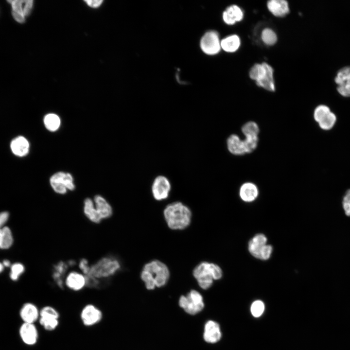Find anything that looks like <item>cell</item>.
Instances as JSON below:
<instances>
[{"label": "cell", "mask_w": 350, "mask_h": 350, "mask_svg": "<svg viewBox=\"0 0 350 350\" xmlns=\"http://www.w3.org/2000/svg\"><path fill=\"white\" fill-rule=\"evenodd\" d=\"M258 194V189L255 185L252 183H245L241 187L240 196L241 199L247 202L254 201Z\"/></svg>", "instance_id": "24"}, {"label": "cell", "mask_w": 350, "mask_h": 350, "mask_svg": "<svg viewBox=\"0 0 350 350\" xmlns=\"http://www.w3.org/2000/svg\"><path fill=\"white\" fill-rule=\"evenodd\" d=\"M222 333L218 323L212 320L207 321L204 326L203 338L210 343H215L220 340Z\"/></svg>", "instance_id": "16"}, {"label": "cell", "mask_w": 350, "mask_h": 350, "mask_svg": "<svg viewBox=\"0 0 350 350\" xmlns=\"http://www.w3.org/2000/svg\"><path fill=\"white\" fill-rule=\"evenodd\" d=\"M258 137H247L243 140L245 153L252 152L257 147Z\"/></svg>", "instance_id": "34"}, {"label": "cell", "mask_w": 350, "mask_h": 350, "mask_svg": "<svg viewBox=\"0 0 350 350\" xmlns=\"http://www.w3.org/2000/svg\"><path fill=\"white\" fill-rule=\"evenodd\" d=\"M60 315L54 307L46 305L40 310L38 322L46 331H55L59 326Z\"/></svg>", "instance_id": "7"}, {"label": "cell", "mask_w": 350, "mask_h": 350, "mask_svg": "<svg viewBox=\"0 0 350 350\" xmlns=\"http://www.w3.org/2000/svg\"><path fill=\"white\" fill-rule=\"evenodd\" d=\"M273 69L266 63L256 64L250 70V78L256 82V84L270 91L275 90L273 77Z\"/></svg>", "instance_id": "4"}, {"label": "cell", "mask_w": 350, "mask_h": 350, "mask_svg": "<svg viewBox=\"0 0 350 350\" xmlns=\"http://www.w3.org/2000/svg\"><path fill=\"white\" fill-rule=\"evenodd\" d=\"M168 226L172 229L181 230L189 226L191 221L190 209L180 202L168 205L163 211Z\"/></svg>", "instance_id": "2"}, {"label": "cell", "mask_w": 350, "mask_h": 350, "mask_svg": "<svg viewBox=\"0 0 350 350\" xmlns=\"http://www.w3.org/2000/svg\"><path fill=\"white\" fill-rule=\"evenodd\" d=\"M241 45L240 38L236 35H228L221 41V48L227 52H234L237 51Z\"/></svg>", "instance_id": "25"}, {"label": "cell", "mask_w": 350, "mask_h": 350, "mask_svg": "<svg viewBox=\"0 0 350 350\" xmlns=\"http://www.w3.org/2000/svg\"><path fill=\"white\" fill-rule=\"evenodd\" d=\"M227 147L231 154L241 155L245 153L243 140L235 134L230 135L227 141Z\"/></svg>", "instance_id": "23"}, {"label": "cell", "mask_w": 350, "mask_h": 350, "mask_svg": "<svg viewBox=\"0 0 350 350\" xmlns=\"http://www.w3.org/2000/svg\"><path fill=\"white\" fill-rule=\"evenodd\" d=\"M264 310V304L263 302L260 300H255L251 305V313L252 315L255 317H259L261 316Z\"/></svg>", "instance_id": "32"}, {"label": "cell", "mask_w": 350, "mask_h": 350, "mask_svg": "<svg viewBox=\"0 0 350 350\" xmlns=\"http://www.w3.org/2000/svg\"><path fill=\"white\" fill-rule=\"evenodd\" d=\"M19 334L22 341L27 346H34L38 342L39 333L35 324L23 322L19 329Z\"/></svg>", "instance_id": "13"}, {"label": "cell", "mask_w": 350, "mask_h": 350, "mask_svg": "<svg viewBox=\"0 0 350 350\" xmlns=\"http://www.w3.org/2000/svg\"><path fill=\"white\" fill-rule=\"evenodd\" d=\"M60 123V119L58 116L53 113L48 114L44 118V125L50 131H56L59 128Z\"/></svg>", "instance_id": "26"}, {"label": "cell", "mask_w": 350, "mask_h": 350, "mask_svg": "<svg viewBox=\"0 0 350 350\" xmlns=\"http://www.w3.org/2000/svg\"><path fill=\"white\" fill-rule=\"evenodd\" d=\"M29 143L24 137L18 136L13 139L10 144L12 152L16 156L23 157L26 156L29 151Z\"/></svg>", "instance_id": "20"}, {"label": "cell", "mask_w": 350, "mask_h": 350, "mask_svg": "<svg viewBox=\"0 0 350 350\" xmlns=\"http://www.w3.org/2000/svg\"><path fill=\"white\" fill-rule=\"evenodd\" d=\"M267 238L263 234L256 235L248 244L249 252L254 257L259 259L260 254L263 247L266 245Z\"/></svg>", "instance_id": "21"}, {"label": "cell", "mask_w": 350, "mask_h": 350, "mask_svg": "<svg viewBox=\"0 0 350 350\" xmlns=\"http://www.w3.org/2000/svg\"><path fill=\"white\" fill-rule=\"evenodd\" d=\"M342 204L346 214L350 216V189L346 192L343 199Z\"/></svg>", "instance_id": "38"}, {"label": "cell", "mask_w": 350, "mask_h": 350, "mask_svg": "<svg viewBox=\"0 0 350 350\" xmlns=\"http://www.w3.org/2000/svg\"><path fill=\"white\" fill-rule=\"evenodd\" d=\"M1 228H0V240H1Z\"/></svg>", "instance_id": "46"}, {"label": "cell", "mask_w": 350, "mask_h": 350, "mask_svg": "<svg viewBox=\"0 0 350 350\" xmlns=\"http://www.w3.org/2000/svg\"><path fill=\"white\" fill-rule=\"evenodd\" d=\"M40 310L34 303H24L19 311V316L23 323L35 324L38 321Z\"/></svg>", "instance_id": "14"}, {"label": "cell", "mask_w": 350, "mask_h": 350, "mask_svg": "<svg viewBox=\"0 0 350 350\" xmlns=\"http://www.w3.org/2000/svg\"><path fill=\"white\" fill-rule=\"evenodd\" d=\"M272 252V246L269 245H265L261 251L259 259L267 260L271 256Z\"/></svg>", "instance_id": "39"}, {"label": "cell", "mask_w": 350, "mask_h": 350, "mask_svg": "<svg viewBox=\"0 0 350 350\" xmlns=\"http://www.w3.org/2000/svg\"><path fill=\"white\" fill-rule=\"evenodd\" d=\"M337 89L343 96L350 97V81L338 85Z\"/></svg>", "instance_id": "36"}, {"label": "cell", "mask_w": 350, "mask_h": 350, "mask_svg": "<svg viewBox=\"0 0 350 350\" xmlns=\"http://www.w3.org/2000/svg\"><path fill=\"white\" fill-rule=\"evenodd\" d=\"M95 208L102 220L110 218L113 214L111 205L102 196L96 195L94 198Z\"/></svg>", "instance_id": "19"}, {"label": "cell", "mask_w": 350, "mask_h": 350, "mask_svg": "<svg viewBox=\"0 0 350 350\" xmlns=\"http://www.w3.org/2000/svg\"><path fill=\"white\" fill-rule=\"evenodd\" d=\"M261 38L263 42L268 46L273 45L277 40L276 34L270 28H265L262 31Z\"/></svg>", "instance_id": "29"}, {"label": "cell", "mask_w": 350, "mask_h": 350, "mask_svg": "<svg viewBox=\"0 0 350 350\" xmlns=\"http://www.w3.org/2000/svg\"><path fill=\"white\" fill-rule=\"evenodd\" d=\"M331 111L330 108L325 105H319L315 109L314 117L315 121L318 122L321 119Z\"/></svg>", "instance_id": "33"}, {"label": "cell", "mask_w": 350, "mask_h": 350, "mask_svg": "<svg viewBox=\"0 0 350 350\" xmlns=\"http://www.w3.org/2000/svg\"><path fill=\"white\" fill-rule=\"evenodd\" d=\"M179 305L190 315H194L201 311L204 307L202 295L197 291L191 290L187 296H182Z\"/></svg>", "instance_id": "6"}, {"label": "cell", "mask_w": 350, "mask_h": 350, "mask_svg": "<svg viewBox=\"0 0 350 350\" xmlns=\"http://www.w3.org/2000/svg\"><path fill=\"white\" fill-rule=\"evenodd\" d=\"M69 266H73L76 264V262L74 260H69L67 262Z\"/></svg>", "instance_id": "43"}, {"label": "cell", "mask_w": 350, "mask_h": 350, "mask_svg": "<svg viewBox=\"0 0 350 350\" xmlns=\"http://www.w3.org/2000/svg\"><path fill=\"white\" fill-rule=\"evenodd\" d=\"M64 284L69 289L78 292L86 286L85 276L76 271H71L66 276Z\"/></svg>", "instance_id": "15"}, {"label": "cell", "mask_w": 350, "mask_h": 350, "mask_svg": "<svg viewBox=\"0 0 350 350\" xmlns=\"http://www.w3.org/2000/svg\"><path fill=\"white\" fill-rule=\"evenodd\" d=\"M242 131L245 137H258L259 129L256 123L250 121L242 126Z\"/></svg>", "instance_id": "30"}, {"label": "cell", "mask_w": 350, "mask_h": 350, "mask_svg": "<svg viewBox=\"0 0 350 350\" xmlns=\"http://www.w3.org/2000/svg\"><path fill=\"white\" fill-rule=\"evenodd\" d=\"M4 269V266L2 263L0 262V273H1Z\"/></svg>", "instance_id": "45"}, {"label": "cell", "mask_w": 350, "mask_h": 350, "mask_svg": "<svg viewBox=\"0 0 350 350\" xmlns=\"http://www.w3.org/2000/svg\"><path fill=\"white\" fill-rule=\"evenodd\" d=\"M79 267L84 276L88 275L90 273V266L88 264V261L83 258L79 261Z\"/></svg>", "instance_id": "40"}, {"label": "cell", "mask_w": 350, "mask_h": 350, "mask_svg": "<svg viewBox=\"0 0 350 350\" xmlns=\"http://www.w3.org/2000/svg\"><path fill=\"white\" fill-rule=\"evenodd\" d=\"M8 217L9 213L8 212L3 211L0 213V228L6 223Z\"/></svg>", "instance_id": "41"}, {"label": "cell", "mask_w": 350, "mask_h": 350, "mask_svg": "<svg viewBox=\"0 0 350 350\" xmlns=\"http://www.w3.org/2000/svg\"><path fill=\"white\" fill-rule=\"evenodd\" d=\"M268 10L275 16L282 17L289 12L288 3L284 0H271L267 1Z\"/></svg>", "instance_id": "18"}, {"label": "cell", "mask_w": 350, "mask_h": 350, "mask_svg": "<svg viewBox=\"0 0 350 350\" xmlns=\"http://www.w3.org/2000/svg\"><path fill=\"white\" fill-rule=\"evenodd\" d=\"M13 238L10 229L7 227L1 228L0 248L8 249L12 245Z\"/></svg>", "instance_id": "27"}, {"label": "cell", "mask_w": 350, "mask_h": 350, "mask_svg": "<svg viewBox=\"0 0 350 350\" xmlns=\"http://www.w3.org/2000/svg\"><path fill=\"white\" fill-rule=\"evenodd\" d=\"M85 1L90 7H92V8H97L101 5V4L103 1V0H85Z\"/></svg>", "instance_id": "42"}, {"label": "cell", "mask_w": 350, "mask_h": 350, "mask_svg": "<svg viewBox=\"0 0 350 350\" xmlns=\"http://www.w3.org/2000/svg\"><path fill=\"white\" fill-rule=\"evenodd\" d=\"M68 267L69 266L66 262L63 261H60L53 265V271L64 277Z\"/></svg>", "instance_id": "37"}, {"label": "cell", "mask_w": 350, "mask_h": 350, "mask_svg": "<svg viewBox=\"0 0 350 350\" xmlns=\"http://www.w3.org/2000/svg\"><path fill=\"white\" fill-rule=\"evenodd\" d=\"M335 82L338 85L350 81V67H345L340 70L335 78Z\"/></svg>", "instance_id": "31"}, {"label": "cell", "mask_w": 350, "mask_h": 350, "mask_svg": "<svg viewBox=\"0 0 350 350\" xmlns=\"http://www.w3.org/2000/svg\"><path fill=\"white\" fill-rule=\"evenodd\" d=\"M12 6V14L14 19L19 23L25 21V17L29 15L33 5V0H9Z\"/></svg>", "instance_id": "12"}, {"label": "cell", "mask_w": 350, "mask_h": 350, "mask_svg": "<svg viewBox=\"0 0 350 350\" xmlns=\"http://www.w3.org/2000/svg\"><path fill=\"white\" fill-rule=\"evenodd\" d=\"M336 121L335 115L331 111L329 114L324 117L318 122L319 127L325 130L332 129Z\"/></svg>", "instance_id": "28"}, {"label": "cell", "mask_w": 350, "mask_h": 350, "mask_svg": "<svg viewBox=\"0 0 350 350\" xmlns=\"http://www.w3.org/2000/svg\"><path fill=\"white\" fill-rule=\"evenodd\" d=\"M120 268V263L117 259L111 257H105L90 266L88 275L98 280L105 279L114 275Z\"/></svg>", "instance_id": "5"}, {"label": "cell", "mask_w": 350, "mask_h": 350, "mask_svg": "<svg viewBox=\"0 0 350 350\" xmlns=\"http://www.w3.org/2000/svg\"><path fill=\"white\" fill-rule=\"evenodd\" d=\"M169 277L170 272L167 266L158 260L145 264L140 274L141 279L148 290L163 286L167 283Z\"/></svg>", "instance_id": "1"}, {"label": "cell", "mask_w": 350, "mask_h": 350, "mask_svg": "<svg viewBox=\"0 0 350 350\" xmlns=\"http://www.w3.org/2000/svg\"><path fill=\"white\" fill-rule=\"evenodd\" d=\"M171 185L169 180L165 176H157L152 185V193L154 198L161 201L166 199L170 192Z\"/></svg>", "instance_id": "11"}, {"label": "cell", "mask_w": 350, "mask_h": 350, "mask_svg": "<svg viewBox=\"0 0 350 350\" xmlns=\"http://www.w3.org/2000/svg\"><path fill=\"white\" fill-rule=\"evenodd\" d=\"M200 45L205 53L208 55L217 54L221 49L218 33L214 31L206 32L200 40Z\"/></svg>", "instance_id": "10"}, {"label": "cell", "mask_w": 350, "mask_h": 350, "mask_svg": "<svg viewBox=\"0 0 350 350\" xmlns=\"http://www.w3.org/2000/svg\"><path fill=\"white\" fill-rule=\"evenodd\" d=\"M244 12L242 9L237 5L228 6L223 13V19L228 25H233L241 21L244 18Z\"/></svg>", "instance_id": "17"}, {"label": "cell", "mask_w": 350, "mask_h": 350, "mask_svg": "<svg viewBox=\"0 0 350 350\" xmlns=\"http://www.w3.org/2000/svg\"><path fill=\"white\" fill-rule=\"evenodd\" d=\"M80 317L82 324L86 327H90L97 325L102 320V311L93 304H88L82 309Z\"/></svg>", "instance_id": "9"}, {"label": "cell", "mask_w": 350, "mask_h": 350, "mask_svg": "<svg viewBox=\"0 0 350 350\" xmlns=\"http://www.w3.org/2000/svg\"><path fill=\"white\" fill-rule=\"evenodd\" d=\"M83 211L86 217L92 223L99 224L102 221L94 203L90 198H87L84 200Z\"/></svg>", "instance_id": "22"}, {"label": "cell", "mask_w": 350, "mask_h": 350, "mask_svg": "<svg viewBox=\"0 0 350 350\" xmlns=\"http://www.w3.org/2000/svg\"><path fill=\"white\" fill-rule=\"evenodd\" d=\"M24 267L20 263H15L11 266L10 277L13 280H17L19 276L24 272Z\"/></svg>", "instance_id": "35"}, {"label": "cell", "mask_w": 350, "mask_h": 350, "mask_svg": "<svg viewBox=\"0 0 350 350\" xmlns=\"http://www.w3.org/2000/svg\"><path fill=\"white\" fill-rule=\"evenodd\" d=\"M193 275L199 286L206 290L212 285L213 280H218L222 278V271L217 264L203 262L194 268Z\"/></svg>", "instance_id": "3"}, {"label": "cell", "mask_w": 350, "mask_h": 350, "mask_svg": "<svg viewBox=\"0 0 350 350\" xmlns=\"http://www.w3.org/2000/svg\"><path fill=\"white\" fill-rule=\"evenodd\" d=\"M50 185L57 193L65 194L68 190L73 191L75 189L73 178L68 173L58 172L52 175L50 179Z\"/></svg>", "instance_id": "8"}, {"label": "cell", "mask_w": 350, "mask_h": 350, "mask_svg": "<svg viewBox=\"0 0 350 350\" xmlns=\"http://www.w3.org/2000/svg\"><path fill=\"white\" fill-rule=\"evenodd\" d=\"M4 266L8 267L10 265V262L7 260H4L2 263Z\"/></svg>", "instance_id": "44"}]
</instances>
